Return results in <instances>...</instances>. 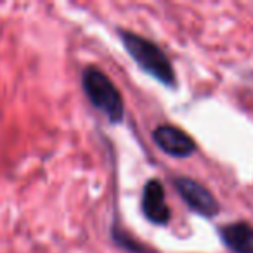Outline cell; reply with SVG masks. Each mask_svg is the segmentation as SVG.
I'll return each instance as SVG.
<instances>
[{"label": "cell", "instance_id": "obj_1", "mask_svg": "<svg viewBox=\"0 0 253 253\" xmlns=\"http://www.w3.org/2000/svg\"><path fill=\"white\" fill-rule=\"evenodd\" d=\"M118 35L126 52L130 54V57L144 73L151 75L165 87H175L177 77L172 63L155 42L137 35V33L125 32V30H120Z\"/></svg>", "mask_w": 253, "mask_h": 253}, {"label": "cell", "instance_id": "obj_2", "mask_svg": "<svg viewBox=\"0 0 253 253\" xmlns=\"http://www.w3.org/2000/svg\"><path fill=\"white\" fill-rule=\"evenodd\" d=\"M82 87L95 109L102 113L111 123H122L125 116V104L118 87L109 80L104 71L87 66L82 71Z\"/></svg>", "mask_w": 253, "mask_h": 253}, {"label": "cell", "instance_id": "obj_3", "mask_svg": "<svg viewBox=\"0 0 253 253\" xmlns=\"http://www.w3.org/2000/svg\"><path fill=\"white\" fill-rule=\"evenodd\" d=\"M179 196L186 201V205L193 211H196L198 215L203 217H215L220 211L218 201L215 200V196L198 180H193L189 177H179L173 180Z\"/></svg>", "mask_w": 253, "mask_h": 253}, {"label": "cell", "instance_id": "obj_4", "mask_svg": "<svg viewBox=\"0 0 253 253\" xmlns=\"http://www.w3.org/2000/svg\"><path fill=\"white\" fill-rule=\"evenodd\" d=\"M153 139L165 155L173 158H187L196 151V142L193 137L186 130L169 123L156 126L153 130Z\"/></svg>", "mask_w": 253, "mask_h": 253}, {"label": "cell", "instance_id": "obj_5", "mask_svg": "<svg viewBox=\"0 0 253 253\" xmlns=\"http://www.w3.org/2000/svg\"><path fill=\"white\" fill-rule=\"evenodd\" d=\"M142 213L155 225L169 224L170 208L165 200V187L158 179H149L142 189Z\"/></svg>", "mask_w": 253, "mask_h": 253}, {"label": "cell", "instance_id": "obj_6", "mask_svg": "<svg viewBox=\"0 0 253 253\" xmlns=\"http://www.w3.org/2000/svg\"><path fill=\"white\" fill-rule=\"evenodd\" d=\"M220 238L232 253H253V225L232 222L220 229Z\"/></svg>", "mask_w": 253, "mask_h": 253}]
</instances>
